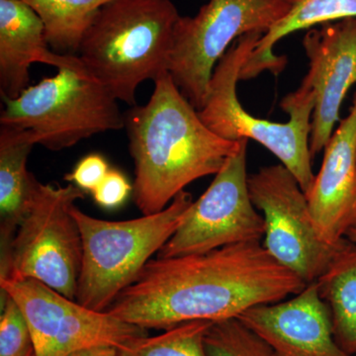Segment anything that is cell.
<instances>
[{
  "label": "cell",
  "instance_id": "cell-6",
  "mask_svg": "<svg viewBox=\"0 0 356 356\" xmlns=\"http://www.w3.org/2000/svg\"><path fill=\"white\" fill-rule=\"evenodd\" d=\"M2 100L0 125L29 131L36 145L50 151L125 128L118 100L86 70H58L19 97Z\"/></svg>",
  "mask_w": 356,
  "mask_h": 356
},
{
  "label": "cell",
  "instance_id": "cell-20",
  "mask_svg": "<svg viewBox=\"0 0 356 356\" xmlns=\"http://www.w3.org/2000/svg\"><path fill=\"white\" fill-rule=\"evenodd\" d=\"M211 323L194 321L154 337H143L117 350L116 356H208L206 332Z\"/></svg>",
  "mask_w": 356,
  "mask_h": 356
},
{
  "label": "cell",
  "instance_id": "cell-25",
  "mask_svg": "<svg viewBox=\"0 0 356 356\" xmlns=\"http://www.w3.org/2000/svg\"><path fill=\"white\" fill-rule=\"evenodd\" d=\"M116 355L117 348L111 346H97V348L77 351L70 356H116Z\"/></svg>",
  "mask_w": 356,
  "mask_h": 356
},
{
  "label": "cell",
  "instance_id": "cell-3",
  "mask_svg": "<svg viewBox=\"0 0 356 356\" xmlns=\"http://www.w3.org/2000/svg\"><path fill=\"white\" fill-rule=\"evenodd\" d=\"M181 16L172 0H110L84 32L77 57L118 102L135 106L140 84L168 74Z\"/></svg>",
  "mask_w": 356,
  "mask_h": 356
},
{
  "label": "cell",
  "instance_id": "cell-1",
  "mask_svg": "<svg viewBox=\"0 0 356 356\" xmlns=\"http://www.w3.org/2000/svg\"><path fill=\"white\" fill-rule=\"evenodd\" d=\"M306 286L261 242L236 243L151 259L106 312L129 324L165 331L194 321L238 318L248 309L282 301Z\"/></svg>",
  "mask_w": 356,
  "mask_h": 356
},
{
  "label": "cell",
  "instance_id": "cell-16",
  "mask_svg": "<svg viewBox=\"0 0 356 356\" xmlns=\"http://www.w3.org/2000/svg\"><path fill=\"white\" fill-rule=\"evenodd\" d=\"M36 145L31 132L0 125V241L1 254L34 200L40 182L28 172V156Z\"/></svg>",
  "mask_w": 356,
  "mask_h": 356
},
{
  "label": "cell",
  "instance_id": "cell-22",
  "mask_svg": "<svg viewBox=\"0 0 356 356\" xmlns=\"http://www.w3.org/2000/svg\"><path fill=\"white\" fill-rule=\"evenodd\" d=\"M0 356H31L34 344L24 314L9 295L1 294Z\"/></svg>",
  "mask_w": 356,
  "mask_h": 356
},
{
  "label": "cell",
  "instance_id": "cell-18",
  "mask_svg": "<svg viewBox=\"0 0 356 356\" xmlns=\"http://www.w3.org/2000/svg\"><path fill=\"white\" fill-rule=\"evenodd\" d=\"M317 283L337 343L356 356V245L348 240Z\"/></svg>",
  "mask_w": 356,
  "mask_h": 356
},
{
  "label": "cell",
  "instance_id": "cell-17",
  "mask_svg": "<svg viewBox=\"0 0 356 356\" xmlns=\"http://www.w3.org/2000/svg\"><path fill=\"white\" fill-rule=\"evenodd\" d=\"M284 18L266 32L248 56L240 74L241 81L255 79L264 72L278 76L287 58L273 53L275 44L288 35L317 26L356 18V0H289Z\"/></svg>",
  "mask_w": 356,
  "mask_h": 356
},
{
  "label": "cell",
  "instance_id": "cell-8",
  "mask_svg": "<svg viewBox=\"0 0 356 356\" xmlns=\"http://www.w3.org/2000/svg\"><path fill=\"white\" fill-rule=\"evenodd\" d=\"M289 9V0H209L180 17L168 74L194 108H203L215 67L236 40L266 34Z\"/></svg>",
  "mask_w": 356,
  "mask_h": 356
},
{
  "label": "cell",
  "instance_id": "cell-9",
  "mask_svg": "<svg viewBox=\"0 0 356 356\" xmlns=\"http://www.w3.org/2000/svg\"><path fill=\"white\" fill-rule=\"evenodd\" d=\"M250 199L264 221V248L307 284L316 282L348 243L325 242L312 217L305 192L283 165L248 177Z\"/></svg>",
  "mask_w": 356,
  "mask_h": 356
},
{
  "label": "cell",
  "instance_id": "cell-11",
  "mask_svg": "<svg viewBox=\"0 0 356 356\" xmlns=\"http://www.w3.org/2000/svg\"><path fill=\"white\" fill-rule=\"evenodd\" d=\"M248 140H242L214 180L187 210L184 222L156 257L202 254L236 243L261 242L264 217L255 208L247 172Z\"/></svg>",
  "mask_w": 356,
  "mask_h": 356
},
{
  "label": "cell",
  "instance_id": "cell-14",
  "mask_svg": "<svg viewBox=\"0 0 356 356\" xmlns=\"http://www.w3.org/2000/svg\"><path fill=\"white\" fill-rule=\"evenodd\" d=\"M324 152L320 170L305 194L318 233L325 242L339 245L356 227V91L350 112Z\"/></svg>",
  "mask_w": 356,
  "mask_h": 356
},
{
  "label": "cell",
  "instance_id": "cell-4",
  "mask_svg": "<svg viewBox=\"0 0 356 356\" xmlns=\"http://www.w3.org/2000/svg\"><path fill=\"white\" fill-rule=\"evenodd\" d=\"M262 36V33H250L229 47L215 67L207 100L198 114L203 123L222 139L252 140L262 145L294 175L306 193L315 178L310 149L315 108L313 89L302 81L299 88L281 100V108L289 115L286 123L252 116L236 95L241 70Z\"/></svg>",
  "mask_w": 356,
  "mask_h": 356
},
{
  "label": "cell",
  "instance_id": "cell-19",
  "mask_svg": "<svg viewBox=\"0 0 356 356\" xmlns=\"http://www.w3.org/2000/svg\"><path fill=\"white\" fill-rule=\"evenodd\" d=\"M44 23L49 46L60 55L77 53L98 9L110 0H21Z\"/></svg>",
  "mask_w": 356,
  "mask_h": 356
},
{
  "label": "cell",
  "instance_id": "cell-15",
  "mask_svg": "<svg viewBox=\"0 0 356 356\" xmlns=\"http://www.w3.org/2000/svg\"><path fill=\"white\" fill-rule=\"evenodd\" d=\"M35 63L58 70H86L77 56L50 50L44 23L21 0H0V93L15 99L29 88L30 67Z\"/></svg>",
  "mask_w": 356,
  "mask_h": 356
},
{
  "label": "cell",
  "instance_id": "cell-24",
  "mask_svg": "<svg viewBox=\"0 0 356 356\" xmlns=\"http://www.w3.org/2000/svg\"><path fill=\"white\" fill-rule=\"evenodd\" d=\"M110 170L108 161L100 154H90L81 159L65 179L84 192L97 188Z\"/></svg>",
  "mask_w": 356,
  "mask_h": 356
},
{
  "label": "cell",
  "instance_id": "cell-5",
  "mask_svg": "<svg viewBox=\"0 0 356 356\" xmlns=\"http://www.w3.org/2000/svg\"><path fill=\"white\" fill-rule=\"evenodd\" d=\"M192 203L184 191L165 210L127 221L97 219L72 206L83 240L76 301L90 310H108L179 228Z\"/></svg>",
  "mask_w": 356,
  "mask_h": 356
},
{
  "label": "cell",
  "instance_id": "cell-7",
  "mask_svg": "<svg viewBox=\"0 0 356 356\" xmlns=\"http://www.w3.org/2000/svg\"><path fill=\"white\" fill-rule=\"evenodd\" d=\"M86 192L76 185L40 184L8 250L1 254L0 278H31L76 300L83 240L72 213Z\"/></svg>",
  "mask_w": 356,
  "mask_h": 356
},
{
  "label": "cell",
  "instance_id": "cell-26",
  "mask_svg": "<svg viewBox=\"0 0 356 356\" xmlns=\"http://www.w3.org/2000/svg\"><path fill=\"white\" fill-rule=\"evenodd\" d=\"M346 238H348L351 243L356 245V227L348 232V235H346Z\"/></svg>",
  "mask_w": 356,
  "mask_h": 356
},
{
  "label": "cell",
  "instance_id": "cell-10",
  "mask_svg": "<svg viewBox=\"0 0 356 356\" xmlns=\"http://www.w3.org/2000/svg\"><path fill=\"white\" fill-rule=\"evenodd\" d=\"M0 288L24 314L36 356H70L97 346L118 350L147 336V329L90 310L38 280L0 278Z\"/></svg>",
  "mask_w": 356,
  "mask_h": 356
},
{
  "label": "cell",
  "instance_id": "cell-13",
  "mask_svg": "<svg viewBox=\"0 0 356 356\" xmlns=\"http://www.w3.org/2000/svg\"><path fill=\"white\" fill-rule=\"evenodd\" d=\"M238 318L268 344L274 356H355L337 343L317 281L287 301L252 307Z\"/></svg>",
  "mask_w": 356,
  "mask_h": 356
},
{
  "label": "cell",
  "instance_id": "cell-12",
  "mask_svg": "<svg viewBox=\"0 0 356 356\" xmlns=\"http://www.w3.org/2000/svg\"><path fill=\"white\" fill-rule=\"evenodd\" d=\"M303 48L309 60L303 81L315 95L310 137L315 158L331 139L344 98L356 83V18L307 30Z\"/></svg>",
  "mask_w": 356,
  "mask_h": 356
},
{
  "label": "cell",
  "instance_id": "cell-23",
  "mask_svg": "<svg viewBox=\"0 0 356 356\" xmlns=\"http://www.w3.org/2000/svg\"><path fill=\"white\" fill-rule=\"evenodd\" d=\"M133 191L134 187L124 173L110 168L102 184L92 192V196L99 207L115 210L126 203Z\"/></svg>",
  "mask_w": 356,
  "mask_h": 356
},
{
  "label": "cell",
  "instance_id": "cell-21",
  "mask_svg": "<svg viewBox=\"0 0 356 356\" xmlns=\"http://www.w3.org/2000/svg\"><path fill=\"white\" fill-rule=\"evenodd\" d=\"M204 343L208 356H274L268 344L238 318L211 323Z\"/></svg>",
  "mask_w": 356,
  "mask_h": 356
},
{
  "label": "cell",
  "instance_id": "cell-27",
  "mask_svg": "<svg viewBox=\"0 0 356 356\" xmlns=\"http://www.w3.org/2000/svg\"><path fill=\"white\" fill-rule=\"evenodd\" d=\"M31 356H36V355H35V353H33V355Z\"/></svg>",
  "mask_w": 356,
  "mask_h": 356
},
{
  "label": "cell",
  "instance_id": "cell-2",
  "mask_svg": "<svg viewBox=\"0 0 356 356\" xmlns=\"http://www.w3.org/2000/svg\"><path fill=\"white\" fill-rule=\"evenodd\" d=\"M124 119L135 163L134 200L143 215L165 210L187 185L217 175L242 142L212 132L168 72L154 81L149 102Z\"/></svg>",
  "mask_w": 356,
  "mask_h": 356
}]
</instances>
